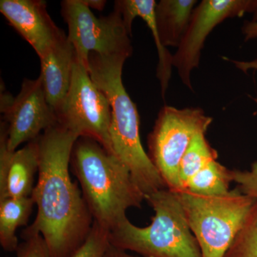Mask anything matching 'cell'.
Returning <instances> with one entry per match:
<instances>
[{
    "mask_svg": "<svg viewBox=\"0 0 257 257\" xmlns=\"http://www.w3.org/2000/svg\"><path fill=\"white\" fill-rule=\"evenodd\" d=\"M81 2L89 9L98 11H102L106 4V1L104 0H81Z\"/></svg>",
    "mask_w": 257,
    "mask_h": 257,
    "instance_id": "25",
    "label": "cell"
},
{
    "mask_svg": "<svg viewBox=\"0 0 257 257\" xmlns=\"http://www.w3.org/2000/svg\"><path fill=\"white\" fill-rule=\"evenodd\" d=\"M57 118L59 124L79 138L92 139L114 155L110 138V102L77 60L68 94Z\"/></svg>",
    "mask_w": 257,
    "mask_h": 257,
    "instance_id": "8",
    "label": "cell"
},
{
    "mask_svg": "<svg viewBox=\"0 0 257 257\" xmlns=\"http://www.w3.org/2000/svg\"><path fill=\"white\" fill-rule=\"evenodd\" d=\"M155 216L145 227L128 219L109 232L111 245L144 257H202L179 192L164 189L145 197Z\"/></svg>",
    "mask_w": 257,
    "mask_h": 257,
    "instance_id": "4",
    "label": "cell"
},
{
    "mask_svg": "<svg viewBox=\"0 0 257 257\" xmlns=\"http://www.w3.org/2000/svg\"><path fill=\"white\" fill-rule=\"evenodd\" d=\"M197 3V0H161L157 3V29L164 46L179 47Z\"/></svg>",
    "mask_w": 257,
    "mask_h": 257,
    "instance_id": "15",
    "label": "cell"
},
{
    "mask_svg": "<svg viewBox=\"0 0 257 257\" xmlns=\"http://www.w3.org/2000/svg\"><path fill=\"white\" fill-rule=\"evenodd\" d=\"M61 13L68 25V39L73 45L77 60L88 69L89 55L133 54L130 36L118 10L107 16L96 18L81 0H64Z\"/></svg>",
    "mask_w": 257,
    "mask_h": 257,
    "instance_id": "7",
    "label": "cell"
},
{
    "mask_svg": "<svg viewBox=\"0 0 257 257\" xmlns=\"http://www.w3.org/2000/svg\"><path fill=\"white\" fill-rule=\"evenodd\" d=\"M35 205L32 197L0 199V244L5 251L18 249L17 230L28 224Z\"/></svg>",
    "mask_w": 257,
    "mask_h": 257,
    "instance_id": "16",
    "label": "cell"
},
{
    "mask_svg": "<svg viewBox=\"0 0 257 257\" xmlns=\"http://www.w3.org/2000/svg\"><path fill=\"white\" fill-rule=\"evenodd\" d=\"M78 139L59 123L39 137L38 179L31 195L37 215L22 237L41 235L51 257L70 256L87 239L94 222L69 172Z\"/></svg>",
    "mask_w": 257,
    "mask_h": 257,
    "instance_id": "1",
    "label": "cell"
},
{
    "mask_svg": "<svg viewBox=\"0 0 257 257\" xmlns=\"http://www.w3.org/2000/svg\"><path fill=\"white\" fill-rule=\"evenodd\" d=\"M1 112L7 124V145L12 152L58 124L57 114L47 101L40 77L34 80L25 79L16 97L2 93Z\"/></svg>",
    "mask_w": 257,
    "mask_h": 257,
    "instance_id": "9",
    "label": "cell"
},
{
    "mask_svg": "<svg viewBox=\"0 0 257 257\" xmlns=\"http://www.w3.org/2000/svg\"><path fill=\"white\" fill-rule=\"evenodd\" d=\"M231 182V170L213 161L189 179L182 192L208 197L225 195L230 192Z\"/></svg>",
    "mask_w": 257,
    "mask_h": 257,
    "instance_id": "17",
    "label": "cell"
},
{
    "mask_svg": "<svg viewBox=\"0 0 257 257\" xmlns=\"http://www.w3.org/2000/svg\"><path fill=\"white\" fill-rule=\"evenodd\" d=\"M211 122L212 118L200 108L165 106L161 109L149 135L148 156L169 189L181 192V160L194 137L206 133Z\"/></svg>",
    "mask_w": 257,
    "mask_h": 257,
    "instance_id": "6",
    "label": "cell"
},
{
    "mask_svg": "<svg viewBox=\"0 0 257 257\" xmlns=\"http://www.w3.org/2000/svg\"><path fill=\"white\" fill-rule=\"evenodd\" d=\"M0 12L40 58L66 36L51 18L43 0H1Z\"/></svg>",
    "mask_w": 257,
    "mask_h": 257,
    "instance_id": "11",
    "label": "cell"
},
{
    "mask_svg": "<svg viewBox=\"0 0 257 257\" xmlns=\"http://www.w3.org/2000/svg\"><path fill=\"white\" fill-rule=\"evenodd\" d=\"M205 134L200 133L194 137L181 160L179 169L181 192L189 179L217 158V152L207 141Z\"/></svg>",
    "mask_w": 257,
    "mask_h": 257,
    "instance_id": "18",
    "label": "cell"
},
{
    "mask_svg": "<svg viewBox=\"0 0 257 257\" xmlns=\"http://www.w3.org/2000/svg\"><path fill=\"white\" fill-rule=\"evenodd\" d=\"M104 257H140L133 256L126 252L124 250L120 249V248L114 247L112 245H110L109 248H108ZM144 257V256H142Z\"/></svg>",
    "mask_w": 257,
    "mask_h": 257,
    "instance_id": "26",
    "label": "cell"
},
{
    "mask_svg": "<svg viewBox=\"0 0 257 257\" xmlns=\"http://www.w3.org/2000/svg\"><path fill=\"white\" fill-rule=\"evenodd\" d=\"M76 61L77 54L67 35L40 58V77L47 101L57 116L68 94Z\"/></svg>",
    "mask_w": 257,
    "mask_h": 257,
    "instance_id": "13",
    "label": "cell"
},
{
    "mask_svg": "<svg viewBox=\"0 0 257 257\" xmlns=\"http://www.w3.org/2000/svg\"><path fill=\"white\" fill-rule=\"evenodd\" d=\"M224 59L234 63L236 67L241 69L243 72H247L248 69H251L257 70V60L250 61V62H243V61L229 60L228 58Z\"/></svg>",
    "mask_w": 257,
    "mask_h": 257,
    "instance_id": "24",
    "label": "cell"
},
{
    "mask_svg": "<svg viewBox=\"0 0 257 257\" xmlns=\"http://www.w3.org/2000/svg\"><path fill=\"white\" fill-rule=\"evenodd\" d=\"M127 58L125 55L106 56L92 52L87 70L96 87L110 102L113 152L126 166L145 197L168 188L144 150L138 108L123 84V67Z\"/></svg>",
    "mask_w": 257,
    "mask_h": 257,
    "instance_id": "3",
    "label": "cell"
},
{
    "mask_svg": "<svg viewBox=\"0 0 257 257\" xmlns=\"http://www.w3.org/2000/svg\"><path fill=\"white\" fill-rule=\"evenodd\" d=\"M256 8L257 0H203L199 3L173 55V66L186 87L193 90L191 73L199 67L201 52L211 31L226 19L241 18Z\"/></svg>",
    "mask_w": 257,
    "mask_h": 257,
    "instance_id": "10",
    "label": "cell"
},
{
    "mask_svg": "<svg viewBox=\"0 0 257 257\" xmlns=\"http://www.w3.org/2000/svg\"><path fill=\"white\" fill-rule=\"evenodd\" d=\"M251 98L257 103L256 98ZM231 176L232 182L237 184L240 192L257 202V162L250 170H231Z\"/></svg>",
    "mask_w": 257,
    "mask_h": 257,
    "instance_id": "21",
    "label": "cell"
},
{
    "mask_svg": "<svg viewBox=\"0 0 257 257\" xmlns=\"http://www.w3.org/2000/svg\"><path fill=\"white\" fill-rule=\"evenodd\" d=\"M17 249V257H51L46 243L40 234L24 236Z\"/></svg>",
    "mask_w": 257,
    "mask_h": 257,
    "instance_id": "22",
    "label": "cell"
},
{
    "mask_svg": "<svg viewBox=\"0 0 257 257\" xmlns=\"http://www.w3.org/2000/svg\"><path fill=\"white\" fill-rule=\"evenodd\" d=\"M156 5L155 0H119L115 2L114 9L118 10L121 14L130 37L134 20L138 17L143 19L151 30L158 52L157 77L160 80L162 95L165 97L172 76L173 55H171L167 47L161 42L155 14Z\"/></svg>",
    "mask_w": 257,
    "mask_h": 257,
    "instance_id": "14",
    "label": "cell"
},
{
    "mask_svg": "<svg viewBox=\"0 0 257 257\" xmlns=\"http://www.w3.org/2000/svg\"><path fill=\"white\" fill-rule=\"evenodd\" d=\"M179 194L202 256H226L256 201L238 188L215 197L188 192Z\"/></svg>",
    "mask_w": 257,
    "mask_h": 257,
    "instance_id": "5",
    "label": "cell"
},
{
    "mask_svg": "<svg viewBox=\"0 0 257 257\" xmlns=\"http://www.w3.org/2000/svg\"><path fill=\"white\" fill-rule=\"evenodd\" d=\"M70 165L93 219L108 231L127 219L128 209L141 207L145 200L126 166L92 139L76 141Z\"/></svg>",
    "mask_w": 257,
    "mask_h": 257,
    "instance_id": "2",
    "label": "cell"
},
{
    "mask_svg": "<svg viewBox=\"0 0 257 257\" xmlns=\"http://www.w3.org/2000/svg\"><path fill=\"white\" fill-rule=\"evenodd\" d=\"M5 121L0 130V199L31 197L40 166L39 138L16 151L7 145Z\"/></svg>",
    "mask_w": 257,
    "mask_h": 257,
    "instance_id": "12",
    "label": "cell"
},
{
    "mask_svg": "<svg viewBox=\"0 0 257 257\" xmlns=\"http://www.w3.org/2000/svg\"><path fill=\"white\" fill-rule=\"evenodd\" d=\"M225 257H257V202Z\"/></svg>",
    "mask_w": 257,
    "mask_h": 257,
    "instance_id": "19",
    "label": "cell"
},
{
    "mask_svg": "<svg viewBox=\"0 0 257 257\" xmlns=\"http://www.w3.org/2000/svg\"><path fill=\"white\" fill-rule=\"evenodd\" d=\"M253 14L252 20L245 21L241 29L245 42L257 39V8Z\"/></svg>",
    "mask_w": 257,
    "mask_h": 257,
    "instance_id": "23",
    "label": "cell"
},
{
    "mask_svg": "<svg viewBox=\"0 0 257 257\" xmlns=\"http://www.w3.org/2000/svg\"><path fill=\"white\" fill-rule=\"evenodd\" d=\"M109 232L94 221L87 239L69 257H104L111 245Z\"/></svg>",
    "mask_w": 257,
    "mask_h": 257,
    "instance_id": "20",
    "label": "cell"
}]
</instances>
